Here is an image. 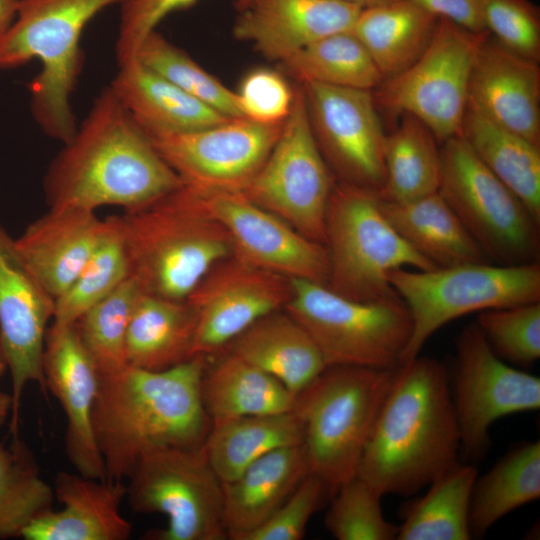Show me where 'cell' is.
Masks as SVG:
<instances>
[{
  "mask_svg": "<svg viewBox=\"0 0 540 540\" xmlns=\"http://www.w3.org/2000/svg\"><path fill=\"white\" fill-rule=\"evenodd\" d=\"M109 86L48 166V208L130 210L182 185Z\"/></svg>",
  "mask_w": 540,
  "mask_h": 540,
  "instance_id": "1",
  "label": "cell"
},
{
  "mask_svg": "<svg viewBox=\"0 0 540 540\" xmlns=\"http://www.w3.org/2000/svg\"><path fill=\"white\" fill-rule=\"evenodd\" d=\"M460 432L448 369L416 356L395 370L356 476L382 497L410 496L458 463Z\"/></svg>",
  "mask_w": 540,
  "mask_h": 540,
  "instance_id": "2",
  "label": "cell"
},
{
  "mask_svg": "<svg viewBox=\"0 0 540 540\" xmlns=\"http://www.w3.org/2000/svg\"><path fill=\"white\" fill-rule=\"evenodd\" d=\"M207 365L197 355L165 370L126 365L99 376L92 422L107 480L123 481L146 452L203 447L212 425L201 397Z\"/></svg>",
  "mask_w": 540,
  "mask_h": 540,
  "instance_id": "3",
  "label": "cell"
},
{
  "mask_svg": "<svg viewBox=\"0 0 540 540\" xmlns=\"http://www.w3.org/2000/svg\"><path fill=\"white\" fill-rule=\"evenodd\" d=\"M120 219L130 277L144 293L186 300L214 265L232 256L227 231L183 184Z\"/></svg>",
  "mask_w": 540,
  "mask_h": 540,
  "instance_id": "4",
  "label": "cell"
},
{
  "mask_svg": "<svg viewBox=\"0 0 540 540\" xmlns=\"http://www.w3.org/2000/svg\"><path fill=\"white\" fill-rule=\"evenodd\" d=\"M123 1L18 0L16 17L0 43V70L40 61L29 86L31 114L45 135L62 144L78 126L71 97L83 66L84 28L101 11Z\"/></svg>",
  "mask_w": 540,
  "mask_h": 540,
  "instance_id": "5",
  "label": "cell"
},
{
  "mask_svg": "<svg viewBox=\"0 0 540 540\" xmlns=\"http://www.w3.org/2000/svg\"><path fill=\"white\" fill-rule=\"evenodd\" d=\"M395 369L327 366L296 396L309 472L332 495L356 476L358 463L392 385Z\"/></svg>",
  "mask_w": 540,
  "mask_h": 540,
  "instance_id": "6",
  "label": "cell"
},
{
  "mask_svg": "<svg viewBox=\"0 0 540 540\" xmlns=\"http://www.w3.org/2000/svg\"><path fill=\"white\" fill-rule=\"evenodd\" d=\"M329 258L326 286L357 301L398 296L388 273L399 268H437L415 251L382 214L377 193L337 182L325 218Z\"/></svg>",
  "mask_w": 540,
  "mask_h": 540,
  "instance_id": "7",
  "label": "cell"
},
{
  "mask_svg": "<svg viewBox=\"0 0 540 540\" xmlns=\"http://www.w3.org/2000/svg\"><path fill=\"white\" fill-rule=\"evenodd\" d=\"M284 310L311 336L327 366L395 369L412 333L410 312L399 296L357 301L325 284L290 279Z\"/></svg>",
  "mask_w": 540,
  "mask_h": 540,
  "instance_id": "8",
  "label": "cell"
},
{
  "mask_svg": "<svg viewBox=\"0 0 540 540\" xmlns=\"http://www.w3.org/2000/svg\"><path fill=\"white\" fill-rule=\"evenodd\" d=\"M387 277L412 318L411 337L400 364L418 356L438 329L463 315L540 302L539 262L495 265L486 261L430 270L399 268Z\"/></svg>",
  "mask_w": 540,
  "mask_h": 540,
  "instance_id": "9",
  "label": "cell"
},
{
  "mask_svg": "<svg viewBox=\"0 0 540 540\" xmlns=\"http://www.w3.org/2000/svg\"><path fill=\"white\" fill-rule=\"evenodd\" d=\"M438 193L486 259L499 265L539 262V224L523 202L456 135L444 141Z\"/></svg>",
  "mask_w": 540,
  "mask_h": 540,
  "instance_id": "10",
  "label": "cell"
},
{
  "mask_svg": "<svg viewBox=\"0 0 540 540\" xmlns=\"http://www.w3.org/2000/svg\"><path fill=\"white\" fill-rule=\"evenodd\" d=\"M126 497L136 513L167 516L149 540H224L223 485L203 447L143 454L130 472Z\"/></svg>",
  "mask_w": 540,
  "mask_h": 540,
  "instance_id": "11",
  "label": "cell"
},
{
  "mask_svg": "<svg viewBox=\"0 0 540 540\" xmlns=\"http://www.w3.org/2000/svg\"><path fill=\"white\" fill-rule=\"evenodd\" d=\"M489 36L438 19L420 57L375 89L377 106L419 119L438 142L459 135L468 103V86L477 52Z\"/></svg>",
  "mask_w": 540,
  "mask_h": 540,
  "instance_id": "12",
  "label": "cell"
},
{
  "mask_svg": "<svg viewBox=\"0 0 540 540\" xmlns=\"http://www.w3.org/2000/svg\"><path fill=\"white\" fill-rule=\"evenodd\" d=\"M336 183L315 141L298 84L277 141L240 192L306 238L325 245L326 211Z\"/></svg>",
  "mask_w": 540,
  "mask_h": 540,
  "instance_id": "13",
  "label": "cell"
},
{
  "mask_svg": "<svg viewBox=\"0 0 540 540\" xmlns=\"http://www.w3.org/2000/svg\"><path fill=\"white\" fill-rule=\"evenodd\" d=\"M449 377L460 453L469 460L486 454L495 421L540 408L539 377L499 358L476 323L458 336L455 367Z\"/></svg>",
  "mask_w": 540,
  "mask_h": 540,
  "instance_id": "14",
  "label": "cell"
},
{
  "mask_svg": "<svg viewBox=\"0 0 540 540\" xmlns=\"http://www.w3.org/2000/svg\"><path fill=\"white\" fill-rule=\"evenodd\" d=\"M300 84L318 148L339 183L379 193L384 185V132L371 90Z\"/></svg>",
  "mask_w": 540,
  "mask_h": 540,
  "instance_id": "15",
  "label": "cell"
},
{
  "mask_svg": "<svg viewBox=\"0 0 540 540\" xmlns=\"http://www.w3.org/2000/svg\"><path fill=\"white\" fill-rule=\"evenodd\" d=\"M282 125L238 117L199 130L149 138L186 187L240 192L265 162Z\"/></svg>",
  "mask_w": 540,
  "mask_h": 540,
  "instance_id": "16",
  "label": "cell"
},
{
  "mask_svg": "<svg viewBox=\"0 0 540 540\" xmlns=\"http://www.w3.org/2000/svg\"><path fill=\"white\" fill-rule=\"evenodd\" d=\"M55 299L20 254L15 239L0 224V354L12 381L10 432L17 435L25 386L36 382L46 395L43 351Z\"/></svg>",
  "mask_w": 540,
  "mask_h": 540,
  "instance_id": "17",
  "label": "cell"
},
{
  "mask_svg": "<svg viewBox=\"0 0 540 540\" xmlns=\"http://www.w3.org/2000/svg\"><path fill=\"white\" fill-rule=\"evenodd\" d=\"M193 191L208 214L227 231L233 257L288 279L326 285L329 258L324 244L306 238L241 192Z\"/></svg>",
  "mask_w": 540,
  "mask_h": 540,
  "instance_id": "18",
  "label": "cell"
},
{
  "mask_svg": "<svg viewBox=\"0 0 540 540\" xmlns=\"http://www.w3.org/2000/svg\"><path fill=\"white\" fill-rule=\"evenodd\" d=\"M290 279L230 256L214 265L187 297L198 316L194 355L212 356L259 318L284 308Z\"/></svg>",
  "mask_w": 540,
  "mask_h": 540,
  "instance_id": "19",
  "label": "cell"
},
{
  "mask_svg": "<svg viewBox=\"0 0 540 540\" xmlns=\"http://www.w3.org/2000/svg\"><path fill=\"white\" fill-rule=\"evenodd\" d=\"M42 364L47 389L65 413L69 461L79 474L107 480L92 422L99 374L80 342L75 324L52 323L47 328Z\"/></svg>",
  "mask_w": 540,
  "mask_h": 540,
  "instance_id": "20",
  "label": "cell"
},
{
  "mask_svg": "<svg viewBox=\"0 0 540 540\" xmlns=\"http://www.w3.org/2000/svg\"><path fill=\"white\" fill-rule=\"evenodd\" d=\"M361 9L344 0H248L237 11L232 34L282 62L321 38L352 30Z\"/></svg>",
  "mask_w": 540,
  "mask_h": 540,
  "instance_id": "21",
  "label": "cell"
},
{
  "mask_svg": "<svg viewBox=\"0 0 540 540\" xmlns=\"http://www.w3.org/2000/svg\"><path fill=\"white\" fill-rule=\"evenodd\" d=\"M468 101L497 124L540 146V67L489 35L471 70Z\"/></svg>",
  "mask_w": 540,
  "mask_h": 540,
  "instance_id": "22",
  "label": "cell"
},
{
  "mask_svg": "<svg viewBox=\"0 0 540 540\" xmlns=\"http://www.w3.org/2000/svg\"><path fill=\"white\" fill-rule=\"evenodd\" d=\"M55 498L60 510H49L22 531L26 540H126L131 523L121 514L126 497L123 481L97 480L79 473L56 475Z\"/></svg>",
  "mask_w": 540,
  "mask_h": 540,
  "instance_id": "23",
  "label": "cell"
},
{
  "mask_svg": "<svg viewBox=\"0 0 540 540\" xmlns=\"http://www.w3.org/2000/svg\"><path fill=\"white\" fill-rule=\"evenodd\" d=\"M95 211L48 208L15 239L42 286L58 298L82 270L104 229Z\"/></svg>",
  "mask_w": 540,
  "mask_h": 540,
  "instance_id": "24",
  "label": "cell"
},
{
  "mask_svg": "<svg viewBox=\"0 0 540 540\" xmlns=\"http://www.w3.org/2000/svg\"><path fill=\"white\" fill-rule=\"evenodd\" d=\"M309 466L304 445L271 451L223 485L224 524L228 538H244L286 501Z\"/></svg>",
  "mask_w": 540,
  "mask_h": 540,
  "instance_id": "25",
  "label": "cell"
},
{
  "mask_svg": "<svg viewBox=\"0 0 540 540\" xmlns=\"http://www.w3.org/2000/svg\"><path fill=\"white\" fill-rule=\"evenodd\" d=\"M118 67L109 87L149 137L199 130L229 119L139 60Z\"/></svg>",
  "mask_w": 540,
  "mask_h": 540,
  "instance_id": "26",
  "label": "cell"
},
{
  "mask_svg": "<svg viewBox=\"0 0 540 540\" xmlns=\"http://www.w3.org/2000/svg\"><path fill=\"white\" fill-rule=\"evenodd\" d=\"M222 352L272 375L295 396L327 367L308 332L286 311L280 310L256 320Z\"/></svg>",
  "mask_w": 540,
  "mask_h": 540,
  "instance_id": "27",
  "label": "cell"
},
{
  "mask_svg": "<svg viewBox=\"0 0 540 540\" xmlns=\"http://www.w3.org/2000/svg\"><path fill=\"white\" fill-rule=\"evenodd\" d=\"M197 322V312L187 300L142 292L127 329V365L160 371L195 357Z\"/></svg>",
  "mask_w": 540,
  "mask_h": 540,
  "instance_id": "28",
  "label": "cell"
},
{
  "mask_svg": "<svg viewBox=\"0 0 540 540\" xmlns=\"http://www.w3.org/2000/svg\"><path fill=\"white\" fill-rule=\"evenodd\" d=\"M377 198L382 214L398 234L434 266L487 261L438 191L407 202Z\"/></svg>",
  "mask_w": 540,
  "mask_h": 540,
  "instance_id": "29",
  "label": "cell"
},
{
  "mask_svg": "<svg viewBox=\"0 0 540 540\" xmlns=\"http://www.w3.org/2000/svg\"><path fill=\"white\" fill-rule=\"evenodd\" d=\"M410 0H386L361 9L352 32L383 80L414 63L428 47L438 22Z\"/></svg>",
  "mask_w": 540,
  "mask_h": 540,
  "instance_id": "30",
  "label": "cell"
},
{
  "mask_svg": "<svg viewBox=\"0 0 540 540\" xmlns=\"http://www.w3.org/2000/svg\"><path fill=\"white\" fill-rule=\"evenodd\" d=\"M303 442V420L292 410L212 421L203 450L220 480L228 482L263 455Z\"/></svg>",
  "mask_w": 540,
  "mask_h": 540,
  "instance_id": "31",
  "label": "cell"
},
{
  "mask_svg": "<svg viewBox=\"0 0 540 540\" xmlns=\"http://www.w3.org/2000/svg\"><path fill=\"white\" fill-rule=\"evenodd\" d=\"M459 135L540 222V146L492 121L469 101Z\"/></svg>",
  "mask_w": 540,
  "mask_h": 540,
  "instance_id": "32",
  "label": "cell"
},
{
  "mask_svg": "<svg viewBox=\"0 0 540 540\" xmlns=\"http://www.w3.org/2000/svg\"><path fill=\"white\" fill-rule=\"evenodd\" d=\"M201 397L212 421L288 412L296 405V396L278 379L227 352L207 365Z\"/></svg>",
  "mask_w": 540,
  "mask_h": 540,
  "instance_id": "33",
  "label": "cell"
},
{
  "mask_svg": "<svg viewBox=\"0 0 540 540\" xmlns=\"http://www.w3.org/2000/svg\"><path fill=\"white\" fill-rule=\"evenodd\" d=\"M540 496V441L510 450L476 478L470 500L472 538L483 537L501 518Z\"/></svg>",
  "mask_w": 540,
  "mask_h": 540,
  "instance_id": "34",
  "label": "cell"
},
{
  "mask_svg": "<svg viewBox=\"0 0 540 540\" xmlns=\"http://www.w3.org/2000/svg\"><path fill=\"white\" fill-rule=\"evenodd\" d=\"M431 130L416 117L402 114L400 124L386 134L385 179L377 196L407 202L438 191L441 149Z\"/></svg>",
  "mask_w": 540,
  "mask_h": 540,
  "instance_id": "35",
  "label": "cell"
},
{
  "mask_svg": "<svg viewBox=\"0 0 540 540\" xmlns=\"http://www.w3.org/2000/svg\"><path fill=\"white\" fill-rule=\"evenodd\" d=\"M478 476L472 464L459 462L429 484L399 526L398 540H469V509Z\"/></svg>",
  "mask_w": 540,
  "mask_h": 540,
  "instance_id": "36",
  "label": "cell"
},
{
  "mask_svg": "<svg viewBox=\"0 0 540 540\" xmlns=\"http://www.w3.org/2000/svg\"><path fill=\"white\" fill-rule=\"evenodd\" d=\"M298 83L374 90L383 76L352 30L321 38L280 62Z\"/></svg>",
  "mask_w": 540,
  "mask_h": 540,
  "instance_id": "37",
  "label": "cell"
},
{
  "mask_svg": "<svg viewBox=\"0 0 540 540\" xmlns=\"http://www.w3.org/2000/svg\"><path fill=\"white\" fill-rule=\"evenodd\" d=\"M104 221V229L86 264L66 291L55 299L52 323L74 324L130 277L120 216H110Z\"/></svg>",
  "mask_w": 540,
  "mask_h": 540,
  "instance_id": "38",
  "label": "cell"
},
{
  "mask_svg": "<svg viewBox=\"0 0 540 540\" xmlns=\"http://www.w3.org/2000/svg\"><path fill=\"white\" fill-rule=\"evenodd\" d=\"M54 498L53 488L18 436L10 446L0 442V538L21 537L32 520L53 509Z\"/></svg>",
  "mask_w": 540,
  "mask_h": 540,
  "instance_id": "39",
  "label": "cell"
},
{
  "mask_svg": "<svg viewBox=\"0 0 540 540\" xmlns=\"http://www.w3.org/2000/svg\"><path fill=\"white\" fill-rule=\"evenodd\" d=\"M141 293L137 282L129 277L74 323L80 342L99 376L127 365L126 334Z\"/></svg>",
  "mask_w": 540,
  "mask_h": 540,
  "instance_id": "40",
  "label": "cell"
},
{
  "mask_svg": "<svg viewBox=\"0 0 540 540\" xmlns=\"http://www.w3.org/2000/svg\"><path fill=\"white\" fill-rule=\"evenodd\" d=\"M136 60L229 118L243 117L235 91L201 67L157 30L142 42Z\"/></svg>",
  "mask_w": 540,
  "mask_h": 540,
  "instance_id": "41",
  "label": "cell"
},
{
  "mask_svg": "<svg viewBox=\"0 0 540 540\" xmlns=\"http://www.w3.org/2000/svg\"><path fill=\"white\" fill-rule=\"evenodd\" d=\"M382 496L368 483L353 477L332 495L324 524L338 540H394L399 526L387 521L381 509Z\"/></svg>",
  "mask_w": 540,
  "mask_h": 540,
  "instance_id": "42",
  "label": "cell"
},
{
  "mask_svg": "<svg viewBox=\"0 0 540 540\" xmlns=\"http://www.w3.org/2000/svg\"><path fill=\"white\" fill-rule=\"evenodd\" d=\"M475 323L505 362L528 367L539 360L540 302L484 310Z\"/></svg>",
  "mask_w": 540,
  "mask_h": 540,
  "instance_id": "43",
  "label": "cell"
},
{
  "mask_svg": "<svg viewBox=\"0 0 540 540\" xmlns=\"http://www.w3.org/2000/svg\"><path fill=\"white\" fill-rule=\"evenodd\" d=\"M486 31L507 50L540 59V10L530 0H483Z\"/></svg>",
  "mask_w": 540,
  "mask_h": 540,
  "instance_id": "44",
  "label": "cell"
},
{
  "mask_svg": "<svg viewBox=\"0 0 540 540\" xmlns=\"http://www.w3.org/2000/svg\"><path fill=\"white\" fill-rule=\"evenodd\" d=\"M326 496H332L327 484L308 473L286 501L261 526L244 540H300L312 515Z\"/></svg>",
  "mask_w": 540,
  "mask_h": 540,
  "instance_id": "45",
  "label": "cell"
},
{
  "mask_svg": "<svg viewBox=\"0 0 540 540\" xmlns=\"http://www.w3.org/2000/svg\"><path fill=\"white\" fill-rule=\"evenodd\" d=\"M235 92L243 117L258 123L278 124L291 112L295 88L280 72L257 68L247 73Z\"/></svg>",
  "mask_w": 540,
  "mask_h": 540,
  "instance_id": "46",
  "label": "cell"
},
{
  "mask_svg": "<svg viewBox=\"0 0 540 540\" xmlns=\"http://www.w3.org/2000/svg\"><path fill=\"white\" fill-rule=\"evenodd\" d=\"M198 0H124L115 45L118 66L135 61L143 40L170 14Z\"/></svg>",
  "mask_w": 540,
  "mask_h": 540,
  "instance_id": "47",
  "label": "cell"
},
{
  "mask_svg": "<svg viewBox=\"0 0 540 540\" xmlns=\"http://www.w3.org/2000/svg\"><path fill=\"white\" fill-rule=\"evenodd\" d=\"M439 19L469 31L485 32L483 0H410Z\"/></svg>",
  "mask_w": 540,
  "mask_h": 540,
  "instance_id": "48",
  "label": "cell"
},
{
  "mask_svg": "<svg viewBox=\"0 0 540 540\" xmlns=\"http://www.w3.org/2000/svg\"><path fill=\"white\" fill-rule=\"evenodd\" d=\"M17 5L18 0H0V43L16 17Z\"/></svg>",
  "mask_w": 540,
  "mask_h": 540,
  "instance_id": "49",
  "label": "cell"
},
{
  "mask_svg": "<svg viewBox=\"0 0 540 540\" xmlns=\"http://www.w3.org/2000/svg\"><path fill=\"white\" fill-rule=\"evenodd\" d=\"M7 369L6 362L0 354V378ZM12 396L0 390V425H2L12 410Z\"/></svg>",
  "mask_w": 540,
  "mask_h": 540,
  "instance_id": "50",
  "label": "cell"
},
{
  "mask_svg": "<svg viewBox=\"0 0 540 540\" xmlns=\"http://www.w3.org/2000/svg\"><path fill=\"white\" fill-rule=\"evenodd\" d=\"M344 1L356 4V5L364 8V7L374 5V4H377V3H380V2H383V1H386V0H344Z\"/></svg>",
  "mask_w": 540,
  "mask_h": 540,
  "instance_id": "51",
  "label": "cell"
},
{
  "mask_svg": "<svg viewBox=\"0 0 540 540\" xmlns=\"http://www.w3.org/2000/svg\"><path fill=\"white\" fill-rule=\"evenodd\" d=\"M248 0H236L234 3L236 11L240 10L245 6Z\"/></svg>",
  "mask_w": 540,
  "mask_h": 540,
  "instance_id": "52",
  "label": "cell"
}]
</instances>
